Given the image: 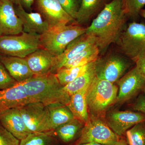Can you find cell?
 <instances>
[{"mask_svg":"<svg viewBox=\"0 0 145 145\" xmlns=\"http://www.w3.org/2000/svg\"><path fill=\"white\" fill-rule=\"evenodd\" d=\"M126 15L121 0H112L106 4L90 25L86 34L92 36L100 50L116 42L124 25Z\"/></svg>","mask_w":145,"mask_h":145,"instance_id":"cell-1","label":"cell"},{"mask_svg":"<svg viewBox=\"0 0 145 145\" xmlns=\"http://www.w3.org/2000/svg\"><path fill=\"white\" fill-rule=\"evenodd\" d=\"M21 83L30 103L40 102L46 106L60 103L67 105L70 101V96L53 73L34 75Z\"/></svg>","mask_w":145,"mask_h":145,"instance_id":"cell-2","label":"cell"},{"mask_svg":"<svg viewBox=\"0 0 145 145\" xmlns=\"http://www.w3.org/2000/svg\"><path fill=\"white\" fill-rule=\"evenodd\" d=\"M118 89L114 84L96 77L86 94L89 115L104 119L106 112L116 104Z\"/></svg>","mask_w":145,"mask_h":145,"instance_id":"cell-3","label":"cell"},{"mask_svg":"<svg viewBox=\"0 0 145 145\" xmlns=\"http://www.w3.org/2000/svg\"><path fill=\"white\" fill-rule=\"evenodd\" d=\"M86 31V28L77 24L51 27L40 35L41 47L58 56L71 42Z\"/></svg>","mask_w":145,"mask_h":145,"instance_id":"cell-4","label":"cell"},{"mask_svg":"<svg viewBox=\"0 0 145 145\" xmlns=\"http://www.w3.org/2000/svg\"><path fill=\"white\" fill-rule=\"evenodd\" d=\"M40 48L39 34L23 31L17 35L0 36V55L25 58Z\"/></svg>","mask_w":145,"mask_h":145,"instance_id":"cell-5","label":"cell"},{"mask_svg":"<svg viewBox=\"0 0 145 145\" xmlns=\"http://www.w3.org/2000/svg\"><path fill=\"white\" fill-rule=\"evenodd\" d=\"M116 42L122 53L135 62L145 54V25L131 23L122 30Z\"/></svg>","mask_w":145,"mask_h":145,"instance_id":"cell-6","label":"cell"},{"mask_svg":"<svg viewBox=\"0 0 145 145\" xmlns=\"http://www.w3.org/2000/svg\"><path fill=\"white\" fill-rule=\"evenodd\" d=\"M120 138L109 127L103 119L89 116L80 136L71 145L88 143L114 145Z\"/></svg>","mask_w":145,"mask_h":145,"instance_id":"cell-7","label":"cell"},{"mask_svg":"<svg viewBox=\"0 0 145 145\" xmlns=\"http://www.w3.org/2000/svg\"><path fill=\"white\" fill-rule=\"evenodd\" d=\"M27 128L31 133L51 131L49 110L40 102H31L19 107Z\"/></svg>","mask_w":145,"mask_h":145,"instance_id":"cell-8","label":"cell"},{"mask_svg":"<svg viewBox=\"0 0 145 145\" xmlns=\"http://www.w3.org/2000/svg\"><path fill=\"white\" fill-rule=\"evenodd\" d=\"M131 63L119 55H111L95 62L96 77L114 84L125 75Z\"/></svg>","mask_w":145,"mask_h":145,"instance_id":"cell-9","label":"cell"},{"mask_svg":"<svg viewBox=\"0 0 145 145\" xmlns=\"http://www.w3.org/2000/svg\"><path fill=\"white\" fill-rule=\"evenodd\" d=\"M104 120L117 135L124 137L129 129L136 124L145 121V114L138 111L109 110Z\"/></svg>","mask_w":145,"mask_h":145,"instance_id":"cell-10","label":"cell"},{"mask_svg":"<svg viewBox=\"0 0 145 145\" xmlns=\"http://www.w3.org/2000/svg\"><path fill=\"white\" fill-rule=\"evenodd\" d=\"M119 86L116 104H123L138 96L145 89V78L135 66L117 82Z\"/></svg>","mask_w":145,"mask_h":145,"instance_id":"cell-11","label":"cell"},{"mask_svg":"<svg viewBox=\"0 0 145 145\" xmlns=\"http://www.w3.org/2000/svg\"><path fill=\"white\" fill-rule=\"evenodd\" d=\"M39 13L47 22L49 28L67 25L75 21L63 8L57 0H36Z\"/></svg>","mask_w":145,"mask_h":145,"instance_id":"cell-12","label":"cell"},{"mask_svg":"<svg viewBox=\"0 0 145 145\" xmlns=\"http://www.w3.org/2000/svg\"><path fill=\"white\" fill-rule=\"evenodd\" d=\"M23 31L22 21L16 14L11 0H0V33L13 35Z\"/></svg>","mask_w":145,"mask_h":145,"instance_id":"cell-13","label":"cell"},{"mask_svg":"<svg viewBox=\"0 0 145 145\" xmlns=\"http://www.w3.org/2000/svg\"><path fill=\"white\" fill-rule=\"evenodd\" d=\"M0 124L20 140L24 139L31 133L25 123L19 108L9 109L1 112Z\"/></svg>","mask_w":145,"mask_h":145,"instance_id":"cell-14","label":"cell"},{"mask_svg":"<svg viewBox=\"0 0 145 145\" xmlns=\"http://www.w3.org/2000/svg\"><path fill=\"white\" fill-rule=\"evenodd\" d=\"M93 44H95L94 39L86 33L72 41L61 54L56 56L52 73L55 74L69 60Z\"/></svg>","mask_w":145,"mask_h":145,"instance_id":"cell-15","label":"cell"},{"mask_svg":"<svg viewBox=\"0 0 145 145\" xmlns=\"http://www.w3.org/2000/svg\"><path fill=\"white\" fill-rule=\"evenodd\" d=\"M56 56L48 50L40 48L25 58L34 75L52 73Z\"/></svg>","mask_w":145,"mask_h":145,"instance_id":"cell-16","label":"cell"},{"mask_svg":"<svg viewBox=\"0 0 145 145\" xmlns=\"http://www.w3.org/2000/svg\"><path fill=\"white\" fill-rule=\"evenodd\" d=\"M30 103L21 83L7 89L0 90V113L9 109L19 108Z\"/></svg>","mask_w":145,"mask_h":145,"instance_id":"cell-17","label":"cell"},{"mask_svg":"<svg viewBox=\"0 0 145 145\" xmlns=\"http://www.w3.org/2000/svg\"><path fill=\"white\" fill-rule=\"evenodd\" d=\"M15 8L22 21L24 32L40 35L49 29V25L40 13L27 12L20 5H16Z\"/></svg>","mask_w":145,"mask_h":145,"instance_id":"cell-18","label":"cell"},{"mask_svg":"<svg viewBox=\"0 0 145 145\" xmlns=\"http://www.w3.org/2000/svg\"><path fill=\"white\" fill-rule=\"evenodd\" d=\"M0 62L18 83H22L34 76L25 58L0 55Z\"/></svg>","mask_w":145,"mask_h":145,"instance_id":"cell-19","label":"cell"},{"mask_svg":"<svg viewBox=\"0 0 145 145\" xmlns=\"http://www.w3.org/2000/svg\"><path fill=\"white\" fill-rule=\"evenodd\" d=\"M84 125L83 122L74 118L48 133L56 138L61 144L71 145L80 136Z\"/></svg>","mask_w":145,"mask_h":145,"instance_id":"cell-20","label":"cell"},{"mask_svg":"<svg viewBox=\"0 0 145 145\" xmlns=\"http://www.w3.org/2000/svg\"><path fill=\"white\" fill-rule=\"evenodd\" d=\"M88 88L84 89L71 96L70 101L67 105L75 118L84 124L89 118L86 99Z\"/></svg>","mask_w":145,"mask_h":145,"instance_id":"cell-21","label":"cell"},{"mask_svg":"<svg viewBox=\"0 0 145 145\" xmlns=\"http://www.w3.org/2000/svg\"><path fill=\"white\" fill-rule=\"evenodd\" d=\"M50 114L51 131L75 118L66 105L56 103L47 106Z\"/></svg>","mask_w":145,"mask_h":145,"instance_id":"cell-22","label":"cell"},{"mask_svg":"<svg viewBox=\"0 0 145 145\" xmlns=\"http://www.w3.org/2000/svg\"><path fill=\"white\" fill-rule=\"evenodd\" d=\"M95 62L82 75L63 87L65 91L69 96L84 89L88 88L90 85L96 77Z\"/></svg>","mask_w":145,"mask_h":145,"instance_id":"cell-23","label":"cell"},{"mask_svg":"<svg viewBox=\"0 0 145 145\" xmlns=\"http://www.w3.org/2000/svg\"><path fill=\"white\" fill-rule=\"evenodd\" d=\"M100 51L99 48L96 44L91 45L69 60L63 67L82 66L94 62L98 59Z\"/></svg>","mask_w":145,"mask_h":145,"instance_id":"cell-24","label":"cell"},{"mask_svg":"<svg viewBox=\"0 0 145 145\" xmlns=\"http://www.w3.org/2000/svg\"><path fill=\"white\" fill-rule=\"evenodd\" d=\"M94 62L82 66L61 68L56 72L55 75L60 84L64 87L82 75L88 70Z\"/></svg>","mask_w":145,"mask_h":145,"instance_id":"cell-25","label":"cell"},{"mask_svg":"<svg viewBox=\"0 0 145 145\" xmlns=\"http://www.w3.org/2000/svg\"><path fill=\"white\" fill-rule=\"evenodd\" d=\"M103 0H82L80 7L75 21L80 25L90 19L100 8Z\"/></svg>","mask_w":145,"mask_h":145,"instance_id":"cell-26","label":"cell"},{"mask_svg":"<svg viewBox=\"0 0 145 145\" xmlns=\"http://www.w3.org/2000/svg\"><path fill=\"white\" fill-rule=\"evenodd\" d=\"M20 145H61L56 138L48 132L31 133L20 140Z\"/></svg>","mask_w":145,"mask_h":145,"instance_id":"cell-27","label":"cell"},{"mask_svg":"<svg viewBox=\"0 0 145 145\" xmlns=\"http://www.w3.org/2000/svg\"><path fill=\"white\" fill-rule=\"evenodd\" d=\"M129 145H145V121L140 122L129 129L126 133Z\"/></svg>","mask_w":145,"mask_h":145,"instance_id":"cell-28","label":"cell"},{"mask_svg":"<svg viewBox=\"0 0 145 145\" xmlns=\"http://www.w3.org/2000/svg\"><path fill=\"white\" fill-rule=\"evenodd\" d=\"M122 7L126 16L137 17L145 6V0H121Z\"/></svg>","mask_w":145,"mask_h":145,"instance_id":"cell-29","label":"cell"},{"mask_svg":"<svg viewBox=\"0 0 145 145\" xmlns=\"http://www.w3.org/2000/svg\"><path fill=\"white\" fill-rule=\"evenodd\" d=\"M18 83L10 75L4 65L0 62V90L13 87Z\"/></svg>","mask_w":145,"mask_h":145,"instance_id":"cell-30","label":"cell"},{"mask_svg":"<svg viewBox=\"0 0 145 145\" xmlns=\"http://www.w3.org/2000/svg\"><path fill=\"white\" fill-rule=\"evenodd\" d=\"M67 12L74 20L80 7L82 0H57Z\"/></svg>","mask_w":145,"mask_h":145,"instance_id":"cell-31","label":"cell"},{"mask_svg":"<svg viewBox=\"0 0 145 145\" xmlns=\"http://www.w3.org/2000/svg\"><path fill=\"white\" fill-rule=\"evenodd\" d=\"M20 140L0 124V145H20Z\"/></svg>","mask_w":145,"mask_h":145,"instance_id":"cell-32","label":"cell"},{"mask_svg":"<svg viewBox=\"0 0 145 145\" xmlns=\"http://www.w3.org/2000/svg\"><path fill=\"white\" fill-rule=\"evenodd\" d=\"M131 107L135 111L140 112L145 114V94H139Z\"/></svg>","mask_w":145,"mask_h":145,"instance_id":"cell-33","label":"cell"},{"mask_svg":"<svg viewBox=\"0 0 145 145\" xmlns=\"http://www.w3.org/2000/svg\"><path fill=\"white\" fill-rule=\"evenodd\" d=\"M135 63L137 70L145 78V54L139 57Z\"/></svg>","mask_w":145,"mask_h":145,"instance_id":"cell-34","label":"cell"},{"mask_svg":"<svg viewBox=\"0 0 145 145\" xmlns=\"http://www.w3.org/2000/svg\"><path fill=\"white\" fill-rule=\"evenodd\" d=\"M16 5H20L24 9L31 10L35 0H11Z\"/></svg>","mask_w":145,"mask_h":145,"instance_id":"cell-35","label":"cell"},{"mask_svg":"<svg viewBox=\"0 0 145 145\" xmlns=\"http://www.w3.org/2000/svg\"><path fill=\"white\" fill-rule=\"evenodd\" d=\"M126 138L124 137H121L118 142L114 145H128Z\"/></svg>","mask_w":145,"mask_h":145,"instance_id":"cell-36","label":"cell"},{"mask_svg":"<svg viewBox=\"0 0 145 145\" xmlns=\"http://www.w3.org/2000/svg\"><path fill=\"white\" fill-rule=\"evenodd\" d=\"M78 145H105L101 144H98V143H86V144H81Z\"/></svg>","mask_w":145,"mask_h":145,"instance_id":"cell-37","label":"cell"},{"mask_svg":"<svg viewBox=\"0 0 145 145\" xmlns=\"http://www.w3.org/2000/svg\"><path fill=\"white\" fill-rule=\"evenodd\" d=\"M140 15L142 16V17L145 19V8L144 9H142L140 11Z\"/></svg>","mask_w":145,"mask_h":145,"instance_id":"cell-38","label":"cell"},{"mask_svg":"<svg viewBox=\"0 0 145 145\" xmlns=\"http://www.w3.org/2000/svg\"><path fill=\"white\" fill-rule=\"evenodd\" d=\"M143 92H144V94L145 95V89L144 90V91H143Z\"/></svg>","mask_w":145,"mask_h":145,"instance_id":"cell-39","label":"cell"},{"mask_svg":"<svg viewBox=\"0 0 145 145\" xmlns=\"http://www.w3.org/2000/svg\"><path fill=\"white\" fill-rule=\"evenodd\" d=\"M1 36V33H0V36Z\"/></svg>","mask_w":145,"mask_h":145,"instance_id":"cell-40","label":"cell"}]
</instances>
